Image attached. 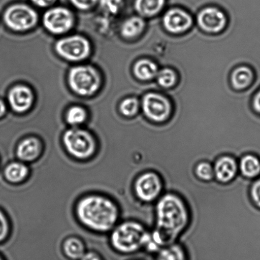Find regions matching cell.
I'll return each mask as SVG.
<instances>
[{
  "label": "cell",
  "mask_w": 260,
  "mask_h": 260,
  "mask_svg": "<svg viewBox=\"0 0 260 260\" xmlns=\"http://www.w3.org/2000/svg\"><path fill=\"white\" fill-rule=\"evenodd\" d=\"M56 1L57 0H31L35 6L40 8H46V7L52 6Z\"/></svg>",
  "instance_id": "obj_33"
},
{
  "label": "cell",
  "mask_w": 260,
  "mask_h": 260,
  "mask_svg": "<svg viewBox=\"0 0 260 260\" xmlns=\"http://www.w3.org/2000/svg\"><path fill=\"white\" fill-rule=\"evenodd\" d=\"M155 225L146 247L155 254L161 247L178 242L190 223V213L183 198L175 193H164L155 203Z\"/></svg>",
  "instance_id": "obj_1"
},
{
  "label": "cell",
  "mask_w": 260,
  "mask_h": 260,
  "mask_svg": "<svg viewBox=\"0 0 260 260\" xmlns=\"http://www.w3.org/2000/svg\"><path fill=\"white\" fill-rule=\"evenodd\" d=\"M151 241V233L145 226L134 220L123 221L112 235L113 246L125 254H135L142 251Z\"/></svg>",
  "instance_id": "obj_3"
},
{
  "label": "cell",
  "mask_w": 260,
  "mask_h": 260,
  "mask_svg": "<svg viewBox=\"0 0 260 260\" xmlns=\"http://www.w3.org/2000/svg\"><path fill=\"white\" fill-rule=\"evenodd\" d=\"M252 107L254 112L260 116V89L255 93L252 98Z\"/></svg>",
  "instance_id": "obj_32"
},
{
  "label": "cell",
  "mask_w": 260,
  "mask_h": 260,
  "mask_svg": "<svg viewBox=\"0 0 260 260\" xmlns=\"http://www.w3.org/2000/svg\"><path fill=\"white\" fill-rule=\"evenodd\" d=\"M146 27L145 20L141 16L128 17L120 26V34L124 39H136L143 34Z\"/></svg>",
  "instance_id": "obj_18"
},
{
  "label": "cell",
  "mask_w": 260,
  "mask_h": 260,
  "mask_svg": "<svg viewBox=\"0 0 260 260\" xmlns=\"http://www.w3.org/2000/svg\"><path fill=\"white\" fill-rule=\"evenodd\" d=\"M68 152L78 158H87L95 150L94 138L87 131L73 128L68 130L63 136Z\"/></svg>",
  "instance_id": "obj_9"
},
{
  "label": "cell",
  "mask_w": 260,
  "mask_h": 260,
  "mask_svg": "<svg viewBox=\"0 0 260 260\" xmlns=\"http://www.w3.org/2000/svg\"><path fill=\"white\" fill-rule=\"evenodd\" d=\"M133 189L136 198L146 203L155 204L164 193L162 179L154 171L141 174L136 178Z\"/></svg>",
  "instance_id": "obj_8"
},
{
  "label": "cell",
  "mask_w": 260,
  "mask_h": 260,
  "mask_svg": "<svg viewBox=\"0 0 260 260\" xmlns=\"http://www.w3.org/2000/svg\"><path fill=\"white\" fill-rule=\"evenodd\" d=\"M87 118V112L80 106H73L68 110L66 120L70 125L77 126L82 124Z\"/></svg>",
  "instance_id": "obj_25"
},
{
  "label": "cell",
  "mask_w": 260,
  "mask_h": 260,
  "mask_svg": "<svg viewBox=\"0 0 260 260\" xmlns=\"http://www.w3.org/2000/svg\"><path fill=\"white\" fill-rule=\"evenodd\" d=\"M71 4L80 11H89L98 4L99 0H70Z\"/></svg>",
  "instance_id": "obj_30"
},
{
  "label": "cell",
  "mask_w": 260,
  "mask_h": 260,
  "mask_svg": "<svg viewBox=\"0 0 260 260\" xmlns=\"http://www.w3.org/2000/svg\"><path fill=\"white\" fill-rule=\"evenodd\" d=\"M40 151L41 144L40 141L35 138H28L19 144L17 155L22 160L31 161L39 156Z\"/></svg>",
  "instance_id": "obj_19"
},
{
  "label": "cell",
  "mask_w": 260,
  "mask_h": 260,
  "mask_svg": "<svg viewBox=\"0 0 260 260\" xmlns=\"http://www.w3.org/2000/svg\"><path fill=\"white\" fill-rule=\"evenodd\" d=\"M158 66L153 60L141 59L137 60L133 67V73L141 82H147L155 78L158 72Z\"/></svg>",
  "instance_id": "obj_17"
},
{
  "label": "cell",
  "mask_w": 260,
  "mask_h": 260,
  "mask_svg": "<svg viewBox=\"0 0 260 260\" xmlns=\"http://www.w3.org/2000/svg\"><path fill=\"white\" fill-rule=\"evenodd\" d=\"M240 175L249 180L260 177V156L256 154L247 153L238 160Z\"/></svg>",
  "instance_id": "obj_16"
},
{
  "label": "cell",
  "mask_w": 260,
  "mask_h": 260,
  "mask_svg": "<svg viewBox=\"0 0 260 260\" xmlns=\"http://www.w3.org/2000/svg\"><path fill=\"white\" fill-rule=\"evenodd\" d=\"M77 212L83 224L98 231L112 229L120 216V209L117 204L100 196L83 199L78 204Z\"/></svg>",
  "instance_id": "obj_2"
},
{
  "label": "cell",
  "mask_w": 260,
  "mask_h": 260,
  "mask_svg": "<svg viewBox=\"0 0 260 260\" xmlns=\"http://www.w3.org/2000/svg\"><path fill=\"white\" fill-rule=\"evenodd\" d=\"M156 82L160 87L171 89L178 84V73L171 68L165 67L159 70L156 77Z\"/></svg>",
  "instance_id": "obj_22"
},
{
  "label": "cell",
  "mask_w": 260,
  "mask_h": 260,
  "mask_svg": "<svg viewBox=\"0 0 260 260\" xmlns=\"http://www.w3.org/2000/svg\"><path fill=\"white\" fill-rule=\"evenodd\" d=\"M4 21L12 31L26 32L36 26L39 16L32 7L27 5L15 4L5 12Z\"/></svg>",
  "instance_id": "obj_7"
},
{
  "label": "cell",
  "mask_w": 260,
  "mask_h": 260,
  "mask_svg": "<svg viewBox=\"0 0 260 260\" xmlns=\"http://www.w3.org/2000/svg\"><path fill=\"white\" fill-rule=\"evenodd\" d=\"M68 81L71 90L82 97H90L95 94L102 83L99 72L90 65L72 68L68 73Z\"/></svg>",
  "instance_id": "obj_4"
},
{
  "label": "cell",
  "mask_w": 260,
  "mask_h": 260,
  "mask_svg": "<svg viewBox=\"0 0 260 260\" xmlns=\"http://www.w3.org/2000/svg\"><path fill=\"white\" fill-rule=\"evenodd\" d=\"M64 251L72 259H79L84 255V246L79 239L72 238L65 242Z\"/></svg>",
  "instance_id": "obj_27"
},
{
  "label": "cell",
  "mask_w": 260,
  "mask_h": 260,
  "mask_svg": "<svg viewBox=\"0 0 260 260\" xmlns=\"http://www.w3.org/2000/svg\"><path fill=\"white\" fill-rule=\"evenodd\" d=\"M249 196L254 206L260 209V177L252 181L249 186Z\"/></svg>",
  "instance_id": "obj_28"
},
{
  "label": "cell",
  "mask_w": 260,
  "mask_h": 260,
  "mask_svg": "<svg viewBox=\"0 0 260 260\" xmlns=\"http://www.w3.org/2000/svg\"><path fill=\"white\" fill-rule=\"evenodd\" d=\"M197 22L200 29L206 34H218L225 29L228 19L222 10L208 7L199 12Z\"/></svg>",
  "instance_id": "obj_11"
},
{
  "label": "cell",
  "mask_w": 260,
  "mask_h": 260,
  "mask_svg": "<svg viewBox=\"0 0 260 260\" xmlns=\"http://www.w3.org/2000/svg\"><path fill=\"white\" fill-rule=\"evenodd\" d=\"M164 29L169 34L182 35L192 28L193 19L185 10L175 8L168 10L162 17Z\"/></svg>",
  "instance_id": "obj_12"
},
{
  "label": "cell",
  "mask_w": 260,
  "mask_h": 260,
  "mask_svg": "<svg viewBox=\"0 0 260 260\" xmlns=\"http://www.w3.org/2000/svg\"><path fill=\"white\" fill-rule=\"evenodd\" d=\"M34 94L27 86L18 85L12 87L8 94L10 107L14 112L24 113L31 109L34 103Z\"/></svg>",
  "instance_id": "obj_14"
},
{
  "label": "cell",
  "mask_w": 260,
  "mask_h": 260,
  "mask_svg": "<svg viewBox=\"0 0 260 260\" xmlns=\"http://www.w3.org/2000/svg\"><path fill=\"white\" fill-rule=\"evenodd\" d=\"M28 173V169L24 164L14 162L9 164L5 170V176L12 183H18L23 180Z\"/></svg>",
  "instance_id": "obj_23"
},
{
  "label": "cell",
  "mask_w": 260,
  "mask_h": 260,
  "mask_svg": "<svg viewBox=\"0 0 260 260\" xmlns=\"http://www.w3.org/2000/svg\"><path fill=\"white\" fill-rule=\"evenodd\" d=\"M0 260H2L1 258H0Z\"/></svg>",
  "instance_id": "obj_36"
},
{
  "label": "cell",
  "mask_w": 260,
  "mask_h": 260,
  "mask_svg": "<svg viewBox=\"0 0 260 260\" xmlns=\"http://www.w3.org/2000/svg\"><path fill=\"white\" fill-rule=\"evenodd\" d=\"M238 160L229 155L217 158L213 163L214 180L223 184L234 180L239 174Z\"/></svg>",
  "instance_id": "obj_13"
},
{
  "label": "cell",
  "mask_w": 260,
  "mask_h": 260,
  "mask_svg": "<svg viewBox=\"0 0 260 260\" xmlns=\"http://www.w3.org/2000/svg\"><path fill=\"white\" fill-rule=\"evenodd\" d=\"M103 8L111 14L118 13L122 6L123 0H99Z\"/></svg>",
  "instance_id": "obj_29"
},
{
  "label": "cell",
  "mask_w": 260,
  "mask_h": 260,
  "mask_svg": "<svg viewBox=\"0 0 260 260\" xmlns=\"http://www.w3.org/2000/svg\"><path fill=\"white\" fill-rule=\"evenodd\" d=\"M194 173L199 180L206 182L213 181L214 180L213 164L208 161H199L194 169Z\"/></svg>",
  "instance_id": "obj_26"
},
{
  "label": "cell",
  "mask_w": 260,
  "mask_h": 260,
  "mask_svg": "<svg viewBox=\"0 0 260 260\" xmlns=\"http://www.w3.org/2000/svg\"><path fill=\"white\" fill-rule=\"evenodd\" d=\"M42 23L45 29L50 34L64 35L73 28L75 17L72 12L65 7H54L45 12Z\"/></svg>",
  "instance_id": "obj_10"
},
{
  "label": "cell",
  "mask_w": 260,
  "mask_h": 260,
  "mask_svg": "<svg viewBox=\"0 0 260 260\" xmlns=\"http://www.w3.org/2000/svg\"><path fill=\"white\" fill-rule=\"evenodd\" d=\"M81 260H101L100 257L96 254L92 253V252H89V253L85 254L81 257Z\"/></svg>",
  "instance_id": "obj_34"
},
{
  "label": "cell",
  "mask_w": 260,
  "mask_h": 260,
  "mask_svg": "<svg viewBox=\"0 0 260 260\" xmlns=\"http://www.w3.org/2000/svg\"><path fill=\"white\" fill-rule=\"evenodd\" d=\"M57 54L69 62H80L91 54V44L82 35H71L58 40L55 45Z\"/></svg>",
  "instance_id": "obj_6"
},
{
  "label": "cell",
  "mask_w": 260,
  "mask_h": 260,
  "mask_svg": "<svg viewBox=\"0 0 260 260\" xmlns=\"http://www.w3.org/2000/svg\"><path fill=\"white\" fill-rule=\"evenodd\" d=\"M155 260H188L187 252L179 242L164 246L159 250L154 257Z\"/></svg>",
  "instance_id": "obj_21"
},
{
  "label": "cell",
  "mask_w": 260,
  "mask_h": 260,
  "mask_svg": "<svg viewBox=\"0 0 260 260\" xmlns=\"http://www.w3.org/2000/svg\"><path fill=\"white\" fill-rule=\"evenodd\" d=\"M7 107L3 101L0 100V118L4 117L6 114Z\"/></svg>",
  "instance_id": "obj_35"
},
{
  "label": "cell",
  "mask_w": 260,
  "mask_h": 260,
  "mask_svg": "<svg viewBox=\"0 0 260 260\" xmlns=\"http://www.w3.org/2000/svg\"><path fill=\"white\" fill-rule=\"evenodd\" d=\"M254 71L249 66L241 65L232 71L229 80L232 87L237 91L248 89L254 80Z\"/></svg>",
  "instance_id": "obj_15"
},
{
  "label": "cell",
  "mask_w": 260,
  "mask_h": 260,
  "mask_svg": "<svg viewBox=\"0 0 260 260\" xmlns=\"http://www.w3.org/2000/svg\"><path fill=\"white\" fill-rule=\"evenodd\" d=\"M166 0H135V9L142 17L157 16L164 8Z\"/></svg>",
  "instance_id": "obj_20"
},
{
  "label": "cell",
  "mask_w": 260,
  "mask_h": 260,
  "mask_svg": "<svg viewBox=\"0 0 260 260\" xmlns=\"http://www.w3.org/2000/svg\"><path fill=\"white\" fill-rule=\"evenodd\" d=\"M140 108V101L137 98L131 96L125 98L121 102L119 110L123 117L133 118L139 114Z\"/></svg>",
  "instance_id": "obj_24"
},
{
  "label": "cell",
  "mask_w": 260,
  "mask_h": 260,
  "mask_svg": "<svg viewBox=\"0 0 260 260\" xmlns=\"http://www.w3.org/2000/svg\"><path fill=\"white\" fill-rule=\"evenodd\" d=\"M143 115L151 122L161 124L173 116L174 108L169 98L156 92L146 93L141 102Z\"/></svg>",
  "instance_id": "obj_5"
},
{
  "label": "cell",
  "mask_w": 260,
  "mask_h": 260,
  "mask_svg": "<svg viewBox=\"0 0 260 260\" xmlns=\"http://www.w3.org/2000/svg\"><path fill=\"white\" fill-rule=\"evenodd\" d=\"M9 232V224L5 214L0 211V241L6 238Z\"/></svg>",
  "instance_id": "obj_31"
}]
</instances>
